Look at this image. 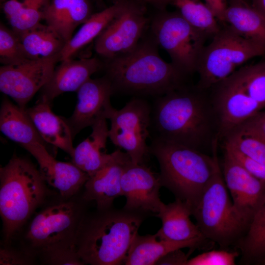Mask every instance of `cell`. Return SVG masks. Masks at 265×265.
Returning <instances> with one entry per match:
<instances>
[{
  "label": "cell",
  "instance_id": "6da1fadb",
  "mask_svg": "<svg viewBox=\"0 0 265 265\" xmlns=\"http://www.w3.org/2000/svg\"><path fill=\"white\" fill-rule=\"evenodd\" d=\"M151 104V138L212 155L220 125L209 90L191 83L153 98Z\"/></svg>",
  "mask_w": 265,
  "mask_h": 265
},
{
  "label": "cell",
  "instance_id": "7a4b0ae2",
  "mask_svg": "<svg viewBox=\"0 0 265 265\" xmlns=\"http://www.w3.org/2000/svg\"><path fill=\"white\" fill-rule=\"evenodd\" d=\"M89 203L81 194L67 198L56 195L34 213L16 237L20 236L21 247L35 261L49 265L77 252L78 230Z\"/></svg>",
  "mask_w": 265,
  "mask_h": 265
},
{
  "label": "cell",
  "instance_id": "3957f363",
  "mask_svg": "<svg viewBox=\"0 0 265 265\" xmlns=\"http://www.w3.org/2000/svg\"><path fill=\"white\" fill-rule=\"evenodd\" d=\"M158 47L150 34L131 51L107 60L104 76L113 93L154 98L191 83L190 77L160 57Z\"/></svg>",
  "mask_w": 265,
  "mask_h": 265
},
{
  "label": "cell",
  "instance_id": "277c9868",
  "mask_svg": "<svg viewBox=\"0 0 265 265\" xmlns=\"http://www.w3.org/2000/svg\"><path fill=\"white\" fill-rule=\"evenodd\" d=\"M147 215L113 206L87 211L76 236L78 257L84 265L124 264L132 242Z\"/></svg>",
  "mask_w": 265,
  "mask_h": 265
},
{
  "label": "cell",
  "instance_id": "5b68a950",
  "mask_svg": "<svg viewBox=\"0 0 265 265\" xmlns=\"http://www.w3.org/2000/svg\"><path fill=\"white\" fill-rule=\"evenodd\" d=\"M28 159L13 155L0 168V215L3 243L11 242L37 208L59 194Z\"/></svg>",
  "mask_w": 265,
  "mask_h": 265
},
{
  "label": "cell",
  "instance_id": "8992f818",
  "mask_svg": "<svg viewBox=\"0 0 265 265\" xmlns=\"http://www.w3.org/2000/svg\"><path fill=\"white\" fill-rule=\"evenodd\" d=\"M218 148L216 146L210 155L157 138H151L149 145V153L159 164L161 186L191 208L220 165Z\"/></svg>",
  "mask_w": 265,
  "mask_h": 265
},
{
  "label": "cell",
  "instance_id": "52a82bcc",
  "mask_svg": "<svg viewBox=\"0 0 265 265\" xmlns=\"http://www.w3.org/2000/svg\"><path fill=\"white\" fill-rule=\"evenodd\" d=\"M228 192L220 164L191 208L203 236L225 249L235 247L249 226L235 209Z\"/></svg>",
  "mask_w": 265,
  "mask_h": 265
},
{
  "label": "cell",
  "instance_id": "ba28073f",
  "mask_svg": "<svg viewBox=\"0 0 265 265\" xmlns=\"http://www.w3.org/2000/svg\"><path fill=\"white\" fill-rule=\"evenodd\" d=\"M220 25L199 60L196 85L201 89L208 90L226 79L248 60L265 56V44L240 36L227 24Z\"/></svg>",
  "mask_w": 265,
  "mask_h": 265
},
{
  "label": "cell",
  "instance_id": "9c48e42d",
  "mask_svg": "<svg viewBox=\"0 0 265 265\" xmlns=\"http://www.w3.org/2000/svg\"><path fill=\"white\" fill-rule=\"evenodd\" d=\"M151 35L169 54L171 63L190 77L197 72L208 34L196 28L178 11H161L151 22Z\"/></svg>",
  "mask_w": 265,
  "mask_h": 265
},
{
  "label": "cell",
  "instance_id": "30bf717a",
  "mask_svg": "<svg viewBox=\"0 0 265 265\" xmlns=\"http://www.w3.org/2000/svg\"><path fill=\"white\" fill-rule=\"evenodd\" d=\"M151 104L146 98L133 97L125 106L114 108L109 115V138L124 149L132 161L144 163L149 153L147 143L151 137Z\"/></svg>",
  "mask_w": 265,
  "mask_h": 265
},
{
  "label": "cell",
  "instance_id": "8fae6325",
  "mask_svg": "<svg viewBox=\"0 0 265 265\" xmlns=\"http://www.w3.org/2000/svg\"><path fill=\"white\" fill-rule=\"evenodd\" d=\"M148 23L141 4L124 0L117 15L95 39L96 53L108 60L131 51L143 38Z\"/></svg>",
  "mask_w": 265,
  "mask_h": 265
},
{
  "label": "cell",
  "instance_id": "7c38bea8",
  "mask_svg": "<svg viewBox=\"0 0 265 265\" xmlns=\"http://www.w3.org/2000/svg\"><path fill=\"white\" fill-rule=\"evenodd\" d=\"M60 55L29 60L16 65L0 68V90L18 106L26 105L50 79Z\"/></svg>",
  "mask_w": 265,
  "mask_h": 265
},
{
  "label": "cell",
  "instance_id": "4fadbf2b",
  "mask_svg": "<svg viewBox=\"0 0 265 265\" xmlns=\"http://www.w3.org/2000/svg\"><path fill=\"white\" fill-rule=\"evenodd\" d=\"M220 125V141L262 107L244 90L234 73L209 89Z\"/></svg>",
  "mask_w": 265,
  "mask_h": 265
},
{
  "label": "cell",
  "instance_id": "5bb4252c",
  "mask_svg": "<svg viewBox=\"0 0 265 265\" xmlns=\"http://www.w3.org/2000/svg\"><path fill=\"white\" fill-rule=\"evenodd\" d=\"M223 150L220 164L225 183L235 209L249 225L256 211L265 200V182L250 174Z\"/></svg>",
  "mask_w": 265,
  "mask_h": 265
},
{
  "label": "cell",
  "instance_id": "9a60e30c",
  "mask_svg": "<svg viewBox=\"0 0 265 265\" xmlns=\"http://www.w3.org/2000/svg\"><path fill=\"white\" fill-rule=\"evenodd\" d=\"M121 186L126 199L124 209L147 215L159 212L162 202L159 195L161 185L159 176L144 163L129 159L123 169Z\"/></svg>",
  "mask_w": 265,
  "mask_h": 265
},
{
  "label": "cell",
  "instance_id": "2e32d148",
  "mask_svg": "<svg viewBox=\"0 0 265 265\" xmlns=\"http://www.w3.org/2000/svg\"><path fill=\"white\" fill-rule=\"evenodd\" d=\"M77 92V104L72 115L66 119L73 137L99 120L108 119L114 108L110 103L113 89L105 76L97 79L90 78Z\"/></svg>",
  "mask_w": 265,
  "mask_h": 265
},
{
  "label": "cell",
  "instance_id": "e0dca14e",
  "mask_svg": "<svg viewBox=\"0 0 265 265\" xmlns=\"http://www.w3.org/2000/svg\"><path fill=\"white\" fill-rule=\"evenodd\" d=\"M37 160L46 183L63 198L78 194L89 176L72 162L57 160L42 144L23 147Z\"/></svg>",
  "mask_w": 265,
  "mask_h": 265
},
{
  "label": "cell",
  "instance_id": "ac0fdd59",
  "mask_svg": "<svg viewBox=\"0 0 265 265\" xmlns=\"http://www.w3.org/2000/svg\"><path fill=\"white\" fill-rule=\"evenodd\" d=\"M113 153L110 161L90 176L83 186V199L95 203L97 209L110 207L116 198L122 196L121 176L124 166L130 157L120 149Z\"/></svg>",
  "mask_w": 265,
  "mask_h": 265
},
{
  "label": "cell",
  "instance_id": "d6986e66",
  "mask_svg": "<svg viewBox=\"0 0 265 265\" xmlns=\"http://www.w3.org/2000/svg\"><path fill=\"white\" fill-rule=\"evenodd\" d=\"M61 62L40 90V100L51 104L56 97L63 93L77 91L103 66L100 60L96 57L76 60L71 58Z\"/></svg>",
  "mask_w": 265,
  "mask_h": 265
},
{
  "label": "cell",
  "instance_id": "ffe728a7",
  "mask_svg": "<svg viewBox=\"0 0 265 265\" xmlns=\"http://www.w3.org/2000/svg\"><path fill=\"white\" fill-rule=\"evenodd\" d=\"M206 238L186 241H170L159 239L156 234L140 236L134 238L125 259L126 265H153L168 253L184 248L193 250L204 248L212 243Z\"/></svg>",
  "mask_w": 265,
  "mask_h": 265
},
{
  "label": "cell",
  "instance_id": "44dd1931",
  "mask_svg": "<svg viewBox=\"0 0 265 265\" xmlns=\"http://www.w3.org/2000/svg\"><path fill=\"white\" fill-rule=\"evenodd\" d=\"M26 111L45 142L73 156L75 148L71 128L66 119L52 111L51 103L39 99Z\"/></svg>",
  "mask_w": 265,
  "mask_h": 265
},
{
  "label": "cell",
  "instance_id": "7402d4cb",
  "mask_svg": "<svg viewBox=\"0 0 265 265\" xmlns=\"http://www.w3.org/2000/svg\"><path fill=\"white\" fill-rule=\"evenodd\" d=\"M191 207L178 199L168 204L162 202L155 216L159 218L162 226L156 234L159 239L186 241L205 238L197 224L190 219Z\"/></svg>",
  "mask_w": 265,
  "mask_h": 265
},
{
  "label": "cell",
  "instance_id": "603a6c76",
  "mask_svg": "<svg viewBox=\"0 0 265 265\" xmlns=\"http://www.w3.org/2000/svg\"><path fill=\"white\" fill-rule=\"evenodd\" d=\"M93 14L88 0H51L44 20L66 43Z\"/></svg>",
  "mask_w": 265,
  "mask_h": 265
},
{
  "label": "cell",
  "instance_id": "cb8c5ba5",
  "mask_svg": "<svg viewBox=\"0 0 265 265\" xmlns=\"http://www.w3.org/2000/svg\"><path fill=\"white\" fill-rule=\"evenodd\" d=\"M106 119H101L92 126L91 134L75 148L72 162L89 177L94 174L113 157L106 153L109 129Z\"/></svg>",
  "mask_w": 265,
  "mask_h": 265
},
{
  "label": "cell",
  "instance_id": "d4e9b609",
  "mask_svg": "<svg viewBox=\"0 0 265 265\" xmlns=\"http://www.w3.org/2000/svg\"><path fill=\"white\" fill-rule=\"evenodd\" d=\"M0 130L6 137L23 147L42 144L49 150L48 144L39 134L26 108L14 105L6 97L3 98L0 108Z\"/></svg>",
  "mask_w": 265,
  "mask_h": 265
},
{
  "label": "cell",
  "instance_id": "484cf974",
  "mask_svg": "<svg viewBox=\"0 0 265 265\" xmlns=\"http://www.w3.org/2000/svg\"><path fill=\"white\" fill-rule=\"evenodd\" d=\"M225 22L240 36L265 44V17L243 0H228Z\"/></svg>",
  "mask_w": 265,
  "mask_h": 265
},
{
  "label": "cell",
  "instance_id": "4316f807",
  "mask_svg": "<svg viewBox=\"0 0 265 265\" xmlns=\"http://www.w3.org/2000/svg\"><path fill=\"white\" fill-rule=\"evenodd\" d=\"M124 1L115 0L112 5L93 13L65 44L60 53V61L72 58L77 52L96 39L117 15Z\"/></svg>",
  "mask_w": 265,
  "mask_h": 265
},
{
  "label": "cell",
  "instance_id": "83f0119b",
  "mask_svg": "<svg viewBox=\"0 0 265 265\" xmlns=\"http://www.w3.org/2000/svg\"><path fill=\"white\" fill-rule=\"evenodd\" d=\"M16 34L30 60L60 55L66 44L50 26L41 23Z\"/></svg>",
  "mask_w": 265,
  "mask_h": 265
},
{
  "label": "cell",
  "instance_id": "f1b7e54d",
  "mask_svg": "<svg viewBox=\"0 0 265 265\" xmlns=\"http://www.w3.org/2000/svg\"><path fill=\"white\" fill-rule=\"evenodd\" d=\"M236 248L241 264L259 265L265 259V200L254 213L248 227Z\"/></svg>",
  "mask_w": 265,
  "mask_h": 265
},
{
  "label": "cell",
  "instance_id": "f546056e",
  "mask_svg": "<svg viewBox=\"0 0 265 265\" xmlns=\"http://www.w3.org/2000/svg\"><path fill=\"white\" fill-rule=\"evenodd\" d=\"M192 26L212 37L221 25L211 9L200 0H166Z\"/></svg>",
  "mask_w": 265,
  "mask_h": 265
},
{
  "label": "cell",
  "instance_id": "4dcf8cb0",
  "mask_svg": "<svg viewBox=\"0 0 265 265\" xmlns=\"http://www.w3.org/2000/svg\"><path fill=\"white\" fill-rule=\"evenodd\" d=\"M226 145L241 154L265 164V138L241 125L222 140Z\"/></svg>",
  "mask_w": 265,
  "mask_h": 265
},
{
  "label": "cell",
  "instance_id": "1f68e13d",
  "mask_svg": "<svg viewBox=\"0 0 265 265\" xmlns=\"http://www.w3.org/2000/svg\"><path fill=\"white\" fill-rule=\"evenodd\" d=\"M259 62L241 67L234 74L245 92L265 108V56Z\"/></svg>",
  "mask_w": 265,
  "mask_h": 265
},
{
  "label": "cell",
  "instance_id": "d6a6232c",
  "mask_svg": "<svg viewBox=\"0 0 265 265\" xmlns=\"http://www.w3.org/2000/svg\"><path fill=\"white\" fill-rule=\"evenodd\" d=\"M51 0H20L18 11L8 18L12 29L16 33L28 30L44 20Z\"/></svg>",
  "mask_w": 265,
  "mask_h": 265
},
{
  "label": "cell",
  "instance_id": "836d02e7",
  "mask_svg": "<svg viewBox=\"0 0 265 265\" xmlns=\"http://www.w3.org/2000/svg\"><path fill=\"white\" fill-rule=\"evenodd\" d=\"M29 60L16 33L0 23V63L2 65H16Z\"/></svg>",
  "mask_w": 265,
  "mask_h": 265
},
{
  "label": "cell",
  "instance_id": "e575fe53",
  "mask_svg": "<svg viewBox=\"0 0 265 265\" xmlns=\"http://www.w3.org/2000/svg\"><path fill=\"white\" fill-rule=\"evenodd\" d=\"M239 253L227 249L212 250L188 259L186 265H234Z\"/></svg>",
  "mask_w": 265,
  "mask_h": 265
},
{
  "label": "cell",
  "instance_id": "d590c367",
  "mask_svg": "<svg viewBox=\"0 0 265 265\" xmlns=\"http://www.w3.org/2000/svg\"><path fill=\"white\" fill-rule=\"evenodd\" d=\"M35 260L20 247L15 249L10 244H2L0 249V265H31Z\"/></svg>",
  "mask_w": 265,
  "mask_h": 265
},
{
  "label": "cell",
  "instance_id": "8d00e7d4",
  "mask_svg": "<svg viewBox=\"0 0 265 265\" xmlns=\"http://www.w3.org/2000/svg\"><path fill=\"white\" fill-rule=\"evenodd\" d=\"M226 150L247 171L257 178L265 182V164L250 159L226 145Z\"/></svg>",
  "mask_w": 265,
  "mask_h": 265
},
{
  "label": "cell",
  "instance_id": "74e56055",
  "mask_svg": "<svg viewBox=\"0 0 265 265\" xmlns=\"http://www.w3.org/2000/svg\"><path fill=\"white\" fill-rule=\"evenodd\" d=\"M191 253L186 254L181 249L172 251L161 258L156 265H186Z\"/></svg>",
  "mask_w": 265,
  "mask_h": 265
},
{
  "label": "cell",
  "instance_id": "f35d334b",
  "mask_svg": "<svg viewBox=\"0 0 265 265\" xmlns=\"http://www.w3.org/2000/svg\"><path fill=\"white\" fill-rule=\"evenodd\" d=\"M265 138V110H261L241 124Z\"/></svg>",
  "mask_w": 265,
  "mask_h": 265
},
{
  "label": "cell",
  "instance_id": "ab89813d",
  "mask_svg": "<svg viewBox=\"0 0 265 265\" xmlns=\"http://www.w3.org/2000/svg\"><path fill=\"white\" fill-rule=\"evenodd\" d=\"M205 3L211 9L220 25L226 24L225 12L228 0H204Z\"/></svg>",
  "mask_w": 265,
  "mask_h": 265
},
{
  "label": "cell",
  "instance_id": "60d3db41",
  "mask_svg": "<svg viewBox=\"0 0 265 265\" xmlns=\"http://www.w3.org/2000/svg\"><path fill=\"white\" fill-rule=\"evenodd\" d=\"M252 6L265 17V0H250Z\"/></svg>",
  "mask_w": 265,
  "mask_h": 265
},
{
  "label": "cell",
  "instance_id": "b9f144b4",
  "mask_svg": "<svg viewBox=\"0 0 265 265\" xmlns=\"http://www.w3.org/2000/svg\"><path fill=\"white\" fill-rule=\"evenodd\" d=\"M142 0L144 1V2H149V3H153L155 4V3L156 2V1L158 0Z\"/></svg>",
  "mask_w": 265,
  "mask_h": 265
},
{
  "label": "cell",
  "instance_id": "7bdbcfd3",
  "mask_svg": "<svg viewBox=\"0 0 265 265\" xmlns=\"http://www.w3.org/2000/svg\"><path fill=\"white\" fill-rule=\"evenodd\" d=\"M259 265H265V259L261 262Z\"/></svg>",
  "mask_w": 265,
  "mask_h": 265
},
{
  "label": "cell",
  "instance_id": "ee69618b",
  "mask_svg": "<svg viewBox=\"0 0 265 265\" xmlns=\"http://www.w3.org/2000/svg\"><path fill=\"white\" fill-rule=\"evenodd\" d=\"M243 0L245 1H246V2H249V3H250V0ZM250 4H251V3H250Z\"/></svg>",
  "mask_w": 265,
  "mask_h": 265
},
{
  "label": "cell",
  "instance_id": "f6af8a7d",
  "mask_svg": "<svg viewBox=\"0 0 265 265\" xmlns=\"http://www.w3.org/2000/svg\"><path fill=\"white\" fill-rule=\"evenodd\" d=\"M0 0V2H4L7 0Z\"/></svg>",
  "mask_w": 265,
  "mask_h": 265
},
{
  "label": "cell",
  "instance_id": "bcb514c9",
  "mask_svg": "<svg viewBox=\"0 0 265 265\" xmlns=\"http://www.w3.org/2000/svg\"><path fill=\"white\" fill-rule=\"evenodd\" d=\"M159 0H158L156 1V2L155 3V4H156V3H157Z\"/></svg>",
  "mask_w": 265,
  "mask_h": 265
},
{
  "label": "cell",
  "instance_id": "7dc6e473",
  "mask_svg": "<svg viewBox=\"0 0 265 265\" xmlns=\"http://www.w3.org/2000/svg\"></svg>",
  "mask_w": 265,
  "mask_h": 265
}]
</instances>
